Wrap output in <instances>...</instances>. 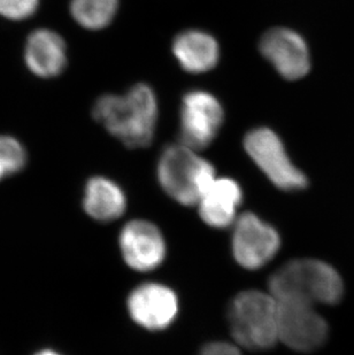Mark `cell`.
Instances as JSON below:
<instances>
[{
  "mask_svg": "<svg viewBox=\"0 0 354 355\" xmlns=\"http://www.w3.org/2000/svg\"><path fill=\"white\" fill-rule=\"evenodd\" d=\"M92 113L98 123L128 148H145L153 141L159 108L157 96L147 84H136L127 94L101 96Z\"/></svg>",
  "mask_w": 354,
  "mask_h": 355,
  "instance_id": "obj_1",
  "label": "cell"
},
{
  "mask_svg": "<svg viewBox=\"0 0 354 355\" xmlns=\"http://www.w3.org/2000/svg\"><path fill=\"white\" fill-rule=\"evenodd\" d=\"M271 295L278 302L314 306L334 305L343 295V281L331 266L313 259L287 262L269 278Z\"/></svg>",
  "mask_w": 354,
  "mask_h": 355,
  "instance_id": "obj_2",
  "label": "cell"
},
{
  "mask_svg": "<svg viewBox=\"0 0 354 355\" xmlns=\"http://www.w3.org/2000/svg\"><path fill=\"white\" fill-rule=\"evenodd\" d=\"M158 181L171 199L184 206H194L215 180V169L192 148L169 145L158 161Z\"/></svg>",
  "mask_w": 354,
  "mask_h": 355,
  "instance_id": "obj_3",
  "label": "cell"
},
{
  "mask_svg": "<svg viewBox=\"0 0 354 355\" xmlns=\"http://www.w3.org/2000/svg\"><path fill=\"white\" fill-rule=\"evenodd\" d=\"M228 321L231 335L245 349H268L278 340V302L269 293H238L228 309Z\"/></svg>",
  "mask_w": 354,
  "mask_h": 355,
  "instance_id": "obj_4",
  "label": "cell"
},
{
  "mask_svg": "<svg viewBox=\"0 0 354 355\" xmlns=\"http://www.w3.org/2000/svg\"><path fill=\"white\" fill-rule=\"evenodd\" d=\"M244 148L268 180L283 191L307 187V178L289 158L281 138L268 128H257L246 134Z\"/></svg>",
  "mask_w": 354,
  "mask_h": 355,
  "instance_id": "obj_5",
  "label": "cell"
},
{
  "mask_svg": "<svg viewBox=\"0 0 354 355\" xmlns=\"http://www.w3.org/2000/svg\"><path fill=\"white\" fill-rule=\"evenodd\" d=\"M222 105L208 91L194 90L182 99L180 112V144L194 151L213 143L224 123Z\"/></svg>",
  "mask_w": 354,
  "mask_h": 355,
  "instance_id": "obj_6",
  "label": "cell"
},
{
  "mask_svg": "<svg viewBox=\"0 0 354 355\" xmlns=\"http://www.w3.org/2000/svg\"><path fill=\"white\" fill-rule=\"evenodd\" d=\"M231 246L238 265L255 270L274 258L281 246V238L267 222L248 211L235 221Z\"/></svg>",
  "mask_w": 354,
  "mask_h": 355,
  "instance_id": "obj_7",
  "label": "cell"
},
{
  "mask_svg": "<svg viewBox=\"0 0 354 355\" xmlns=\"http://www.w3.org/2000/svg\"><path fill=\"white\" fill-rule=\"evenodd\" d=\"M278 340L287 347L298 352H312L326 342L327 322L314 306L278 302Z\"/></svg>",
  "mask_w": 354,
  "mask_h": 355,
  "instance_id": "obj_8",
  "label": "cell"
},
{
  "mask_svg": "<svg viewBox=\"0 0 354 355\" xmlns=\"http://www.w3.org/2000/svg\"><path fill=\"white\" fill-rule=\"evenodd\" d=\"M133 321L150 331H160L175 321L178 314V298L171 288L160 283L138 285L127 300Z\"/></svg>",
  "mask_w": 354,
  "mask_h": 355,
  "instance_id": "obj_9",
  "label": "cell"
},
{
  "mask_svg": "<svg viewBox=\"0 0 354 355\" xmlns=\"http://www.w3.org/2000/svg\"><path fill=\"white\" fill-rule=\"evenodd\" d=\"M259 49L285 80H299L310 71L311 59L307 44L296 31L273 28L261 37Z\"/></svg>",
  "mask_w": 354,
  "mask_h": 355,
  "instance_id": "obj_10",
  "label": "cell"
},
{
  "mask_svg": "<svg viewBox=\"0 0 354 355\" xmlns=\"http://www.w3.org/2000/svg\"><path fill=\"white\" fill-rule=\"evenodd\" d=\"M119 244L126 263L137 272L157 269L167 254L160 229L145 220L128 222L121 230Z\"/></svg>",
  "mask_w": 354,
  "mask_h": 355,
  "instance_id": "obj_11",
  "label": "cell"
},
{
  "mask_svg": "<svg viewBox=\"0 0 354 355\" xmlns=\"http://www.w3.org/2000/svg\"><path fill=\"white\" fill-rule=\"evenodd\" d=\"M24 64L37 78H57L67 67V45L56 31L40 28L24 43Z\"/></svg>",
  "mask_w": 354,
  "mask_h": 355,
  "instance_id": "obj_12",
  "label": "cell"
},
{
  "mask_svg": "<svg viewBox=\"0 0 354 355\" xmlns=\"http://www.w3.org/2000/svg\"><path fill=\"white\" fill-rule=\"evenodd\" d=\"M243 201L241 185L233 178H215L198 201L201 220L211 228L226 229L234 225Z\"/></svg>",
  "mask_w": 354,
  "mask_h": 355,
  "instance_id": "obj_13",
  "label": "cell"
},
{
  "mask_svg": "<svg viewBox=\"0 0 354 355\" xmlns=\"http://www.w3.org/2000/svg\"><path fill=\"white\" fill-rule=\"evenodd\" d=\"M173 53L184 71L201 74L217 66L220 59V46L212 35L191 29L175 37Z\"/></svg>",
  "mask_w": 354,
  "mask_h": 355,
  "instance_id": "obj_14",
  "label": "cell"
},
{
  "mask_svg": "<svg viewBox=\"0 0 354 355\" xmlns=\"http://www.w3.org/2000/svg\"><path fill=\"white\" fill-rule=\"evenodd\" d=\"M83 209L98 222H112L121 218L127 208V197L120 185L104 176H96L84 188Z\"/></svg>",
  "mask_w": 354,
  "mask_h": 355,
  "instance_id": "obj_15",
  "label": "cell"
},
{
  "mask_svg": "<svg viewBox=\"0 0 354 355\" xmlns=\"http://www.w3.org/2000/svg\"><path fill=\"white\" fill-rule=\"evenodd\" d=\"M119 0H71V17L87 31H101L113 21Z\"/></svg>",
  "mask_w": 354,
  "mask_h": 355,
  "instance_id": "obj_16",
  "label": "cell"
},
{
  "mask_svg": "<svg viewBox=\"0 0 354 355\" xmlns=\"http://www.w3.org/2000/svg\"><path fill=\"white\" fill-rule=\"evenodd\" d=\"M28 164V152L17 138L0 135V182L24 171Z\"/></svg>",
  "mask_w": 354,
  "mask_h": 355,
  "instance_id": "obj_17",
  "label": "cell"
},
{
  "mask_svg": "<svg viewBox=\"0 0 354 355\" xmlns=\"http://www.w3.org/2000/svg\"><path fill=\"white\" fill-rule=\"evenodd\" d=\"M40 0H0V17L10 21H24L33 17Z\"/></svg>",
  "mask_w": 354,
  "mask_h": 355,
  "instance_id": "obj_18",
  "label": "cell"
},
{
  "mask_svg": "<svg viewBox=\"0 0 354 355\" xmlns=\"http://www.w3.org/2000/svg\"><path fill=\"white\" fill-rule=\"evenodd\" d=\"M199 355H242L237 346L227 342H211L201 347Z\"/></svg>",
  "mask_w": 354,
  "mask_h": 355,
  "instance_id": "obj_19",
  "label": "cell"
},
{
  "mask_svg": "<svg viewBox=\"0 0 354 355\" xmlns=\"http://www.w3.org/2000/svg\"><path fill=\"white\" fill-rule=\"evenodd\" d=\"M33 355H64L61 354L60 352H58V351H56V349H38L37 352H35Z\"/></svg>",
  "mask_w": 354,
  "mask_h": 355,
  "instance_id": "obj_20",
  "label": "cell"
}]
</instances>
